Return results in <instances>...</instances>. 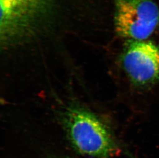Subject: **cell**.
<instances>
[{"label":"cell","mask_w":159,"mask_h":158,"mask_svg":"<svg viewBox=\"0 0 159 158\" xmlns=\"http://www.w3.org/2000/svg\"><path fill=\"white\" fill-rule=\"evenodd\" d=\"M62 124L71 144L78 152L91 157L109 158L119 151L106 126L94 113L77 106L66 108Z\"/></svg>","instance_id":"1"},{"label":"cell","mask_w":159,"mask_h":158,"mask_svg":"<svg viewBox=\"0 0 159 158\" xmlns=\"http://www.w3.org/2000/svg\"><path fill=\"white\" fill-rule=\"evenodd\" d=\"M2 43L30 37L55 14L57 0H0Z\"/></svg>","instance_id":"2"},{"label":"cell","mask_w":159,"mask_h":158,"mask_svg":"<svg viewBox=\"0 0 159 158\" xmlns=\"http://www.w3.org/2000/svg\"><path fill=\"white\" fill-rule=\"evenodd\" d=\"M115 29L119 36L144 41L159 24V8L153 0H114Z\"/></svg>","instance_id":"3"},{"label":"cell","mask_w":159,"mask_h":158,"mask_svg":"<svg viewBox=\"0 0 159 158\" xmlns=\"http://www.w3.org/2000/svg\"><path fill=\"white\" fill-rule=\"evenodd\" d=\"M122 62L134 83L144 86L159 82V49L153 44L131 40L125 49Z\"/></svg>","instance_id":"4"},{"label":"cell","mask_w":159,"mask_h":158,"mask_svg":"<svg viewBox=\"0 0 159 158\" xmlns=\"http://www.w3.org/2000/svg\"></svg>","instance_id":"5"}]
</instances>
